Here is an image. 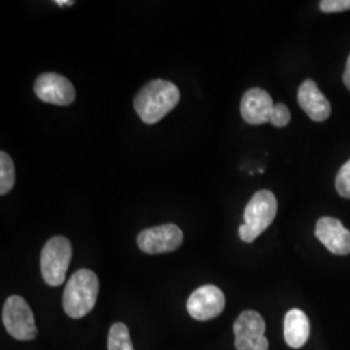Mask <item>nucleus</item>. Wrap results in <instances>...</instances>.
Wrapping results in <instances>:
<instances>
[{"label": "nucleus", "instance_id": "1", "mask_svg": "<svg viewBox=\"0 0 350 350\" xmlns=\"http://www.w3.org/2000/svg\"><path fill=\"white\" fill-rule=\"evenodd\" d=\"M180 100L179 88L173 82L153 79L139 90L134 108L144 124L153 125L172 112Z\"/></svg>", "mask_w": 350, "mask_h": 350}, {"label": "nucleus", "instance_id": "2", "mask_svg": "<svg viewBox=\"0 0 350 350\" xmlns=\"http://www.w3.org/2000/svg\"><path fill=\"white\" fill-rule=\"evenodd\" d=\"M99 296V278L88 270L75 271L64 289V312L73 319L86 317L94 308Z\"/></svg>", "mask_w": 350, "mask_h": 350}, {"label": "nucleus", "instance_id": "15", "mask_svg": "<svg viewBox=\"0 0 350 350\" xmlns=\"http://www.w3.org/2000/svg\"><path fill=\"white\" fill-rule=\"evenodd\" d=\"M14 165L12 159L4 150L0 153V195H7L14 186Z\"/></svg>", "mask_w": 350, "mask_h": 350}, {"label": "nucleus", "instance_id": "8", "mask_svg": "<svg viewBox=\"0 0 350 350\" xmlns=\"http://www.w3.org/2000/svg\"><path fill=\"white\" fill-rule=\"evenodd\" d=\"M226 299L224 292L215 286L208 284L191 293L187 300V312L196 321H211L224 312Z\"/></svg>", "mask_w": 350, "mask_h": 350}, {"label": "nucleus", "instance_id": "11", "mask_svg": "<svg viewBox=\"0 0 350 350\" xmlns=\"http://www.w3.org/2000/svg\"><path fill=\"white\" fill-rule=\"evenodd\" d=\"M274 101L270 94L262 88L248 90L240 103V113L243 120L250 125H262L270 121V114L274 109Z\"/></svg>", "mask_w": 350, "mask_h": 350}, {"label": "nucleus", "instance_id": "5", "mask_svg": "<svg viewBox=\"0 0 350 350\" xmlns=\"http://www.w3.org/2000/svg\"><path fill=\"white\" fill-rule=\"evenodd\" d=\"M1 319L7 332L16 340L30 341L37 338L34 314L29 304L21 296L14 295L5 300Z\"/></svg>", "mask_w": 350, "mask_h": 350}, {"label": "nucleus", "instance_id": "6", "mask_svg": "<svg viewBox=\"0 0 350 350\" xmlns=\"http://www.w3.org/2000/svg\"><path fill=\"white\" fill-rule=\"evenodd\" d=\"M266 323L262 315L254 310L240 314L234 325L235 347L238 350H269V341L265 338Z\"/></svg>", "mask_w": 350, "mask_h": 350}, {"label": "nucleus", "instance_id": "16", "mask_svg": "<svg viewBox=\"0 0 350 350\" xmlns=\"http://www.w3.org/2000/svg\"><path fill=\"white\" fill-rule=\"evenodd\" d=\"M336 189L340 196L350 199V160L341 166L338 173Z\"/></svg>", "mask_w": 350, "mask_h": 350}, {"label": "nucleus", "instance_id": "3", "mask_svg": "<svg viewBox=\"0 0 350 350\" xmlns=\"http://www.w3.org/2000/svg\"><path fill=\"white\" fill-rule=\"evenodd\" d=\"M276 212L278 201L271 191L261 189L256 192L244 211L245 224L239 227L240 239L245 243L254 241L274 222Z\"/></svg>", "mask_w": 350, "mask_h": 350}, {"label": "nucleus", "instance_id": "14", "mask_svg": "<svg viewBox=\"0 0 350 350\" xmlns=\"http://www.w3.org/2000/svg\"><path fill=\"white\" fill-rule=\"evenodd\" d=\"M108 350H134L130 332L126 325L114 323L108 334Z\"/></svg>", "mask_w": 350, "mask_h": 350}, {"label": "nucleus", "instance_id": "19", "mask_svg": "<svg viewBox=\"0 0 350 350\" xmlns=\"http://www.w3.org/2000/svg\"><path fill=\"white\" fill-rule=\"evenodd\" d=\"M342 79H344V85H345L347 88L350 91V55L349 57H348V60H347L345 72H344V77H342Z\"/></svg>", "mask_w": 350, "mask_h": 350}, {"label": "nucleus", "instance_id": "12", "mask_svg": "<svg viewBox=\"0 0 350 350\" xmlns=\"http://www.w3.org/2000/svg\"><path fill=\"white\" fill-rule=\"evenodd\" d=\"M297 100L302 111L315 122H323L331 116V104L313 79H306L299 88Z\"/></svg>", "mask_w": 350, "mask_h": 350}, {"label": "nucleus", "instance_id": "17", "mask_svg": "<svg viewBox=\"0 0 350 350\" xmlns=\"http://www.w3.org/2000/svg\"><path fill=\"white\" fill-rule=\"evenodd\" d=\"M291 121V112L287 105L278 103L274 105V109L270 114V124L275 127H286Z\"/></svg>", "mask_w": 350, "mask_h": 350}, {"label": "nucleus", "instance_id": "10", "mask_svg": "<svg viewBox=\"0 0 350 350\" xmlns=\"http://www.w3.org/2000/svg\"><path fill=\"white\" fill-rule=\"evenodd\" d=\"M315 237L327 250L338 256L350 253V231L332 217H322L315 226Z\"/></svg>", "mask_w": 350, "mask_h": 350}, {"label": "nucleus", "instance_id": "7", "mask_svg": "<svg viewBox=\"0 0 350 350\" xmlns=\"http://www.w3.org/2000/svg\"><path fill=\"white\" fill-rule=\"evenodd\" d=\"M183 243V232L174 224L150 227L138 235L139 250L148 254H161L178 250Z\"/></svg>", "mask_w": 350, "mask_h": 350}, {"label": "nucleus", "instance_id": "20", "mask_svg": "<svg viewBox=\"0 0 350 350\" xmlns=\"http://www.w3.org/2000/svg\"><path fill=\"white\" fill-rule=\"evenodd\" d=\"M56 4H57V5H62V7H63V5H73V4H75V1H68V0H57V1H56Z\"/></svg>", "mask_w": 350, "mask_h": 350}, {"label": "nucleus", "instance_id": "9", "mask_svg": "<svg viewBox=\"0 0 350 350\" xmlns=\"http://www.w3.org/2000/svg\"><path fill=\"white\" fill-rule=\"evenodd\" d=\"M34 92L38 99L60 107L69 105L75 99V90L72 82L57 73L39 75L34 83Z\"/></svg>", "mask_w": 350, "mask_h": 350}, {"label": "nucleus", "instance_id": "13", "mask_svg": "<svg viewBox=\"0 0 350 350\" xmlns=\"http://www.w3.org/2000/svg\"><path fill=\"white\" fill-rule=\"evenodd\" d=\"M310 335V323L300 309H291L284 317V338L288 347L300 349Z\"/></svg>", "mask_w": 350, "mask_h": 350}, {"label": "nucleus", "instance_id": "18", "mask_svg": "<svg viewBox=\"0 0 350 350\" xmlns=\"http://www.w3.org/2000/svg\"><path fill=\"white\" fill-rule=\"evenodd\" d=\"M322 12L336 13L349 11L350 0H322L319 3Z\"/></svg>", "mask_w": 350, "mask_h": 350}, {"label": "nucleus", "instance_id": "4", "mask_svg": "<svg viewBox=\"0 0 350 350\" xmlns=\"http://www.w3.org/2000/svg\"><path fill=\"white\" fill-rule=\"evenodd\" d=\"M72 243L64 237L50 239L40 253V271L51 287H59L65 282L72 261Z\"/></svg>", "mask_w": 350, "mask_h": 350}]
</instances>
